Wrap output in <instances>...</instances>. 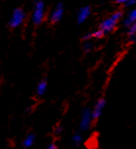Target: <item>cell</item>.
I'll return each instance as SVG.
<instances>
[{
  "instance_id": "6da1fadb",
  "label": "cell",
  "mask_w": 136,
  "mask_h": 149,
  "mask_svg": "<svg viewBox=\"0 0 136 149\" xmlns=\"http://www.w3.org/2000/svg\"><path fill=\"white\" fill-rule=\"evenodd\" d=\"M121 18H122V13L121 11H116L112 15L109 16V17H107L100 24L99 29L104 33H111V31H113L117 28V26H118L119 21L121 20Z\"/></svg>"
},
{
  "instance_id": "7a4b0ae2",
  "label": "cell",
  "mask_w": 136,
  "mask_h": 149,
  "mask_svg": "<svg viewBox=\"0 0 136 149\" xmlns=\"http://www.w3.org/2000/svg\"><path fill=\"white\" fill-rule=\"evenodd\" d=\"M45 16V5L43 1H35L34 2V7L33 15H31V21L33 25L38 26L44 21Z\"/></svg>"
},
{
  "instance_id": "3957f363",
  "label": "cell",
  "mask_w": 136,
  "mask_h": 149,
  "mask_svg": "<svg viewBox=\"0 0 136 149\" xmlns=\"http://www.w3.org/2000/svg\"><path fill=\"white\" fill-rule=\"evenodd\" d=\"M124 25L128 28V36L129 39L133 41L135 39L136 36V9L131 10L127 17L124 19Z\"/></svg>"
},
{
  "instance_id": "277c9868",
  "label": "cell",
  "mask_w": 136,
  "mask_h": 149,
  "mask_svg": "<svg viewBox=\"0 0 136 149\" xmlns=\"http://www.w3.org/2000/svg\"><path fill=\"white\" fill-rule=\"evenodd\" d=\"M26 18V12L24 11V9H22V8H16V9H14V11H13L11 17H10L9 26L13 29L19 28L20 26L23 25Z\"/></svg>"
},
{
  "instance_id": "5b68a950",
  "label": "cell",
  "mask_w": 136,
  "mask_h": 149,
  "mask_svg": "<svg viewBox=\"0 0 136 149\" xmlns=\"http://www.w3.org/2000/svg\"><path fill=\"white\" fill-rule=\"evenodd\" d=\"M92 112L90 109L85 108L81 112L80 121H79V129L81 130H87L92 123Z\"/></svg>"
},
{
  "instance_id": "8992f818",
  "label": "cell",
  "mask_w": 136,
  "mask_h": 149,
  "mask_svg": "<svg viewBox=\"0 0 136 149\" xmlns=\"http://www.w3.org/2000/svg\"><path fill=\"white\" fill-rule=\"evenodd\" d=\"M63 15H64V5L63 3H58L54 7V9L52 10L51 14L49 16V21L52 24H57L63 18Z\"/></svg>"
},
{
  "instance_id": "52a82bcc",
  "label": "cell",
  "mask_w": 136,
  "mask_h": 149,
  "mask_svg": "<svg viewBox=\"0 0 136 149\" xmlns=\"http://www.w3.org/2000/svg\"><path fill=\"white\" fill-rule=\"evenodd\" d=\"M105 105H106V100L104 99V98H100V99L96 102V104L94 105V107H93V110L91 111L93 119H98L102 115V112L104 110V108H105Z\"/></svg>"
},
{
  "instance_id": "ba28073f",
  "label": "cell",
  "mask_w": 136,
  "mask_h": 149,
  "mask_svg": "<svg viewBox=\"0 0 136 149\" xmlns=\"http://www.w3.org/2000/svg\"><path fill=\"white\" fill-rule=\"evenodd\" d=\"M91 14V8L89 6H84L81 7L77 12V23L82 24L87 20V18L89 17Z\"/></svg>"
},
{
  "instance_id": "9c48e42d",
  "label": "cell",
  "mask_w": 136,
  "mask_h": 149,
  "mask_svg": "<svg viewBox=\"0 0 136 149\" xmlns=\"http://www.w3.org/2000/svg\"><path fill=\"white\" fill-rule=\"evenodd\" d=\"M47 86L48 84H47L46 79H42V81H39L38 84H37V86H36V94L38 95V96H42V95L46 92Z\"/></svg>"
},
{
  "instance_id": "30bf717a",
  "label": "cell",
  "mask_w": 136,
  "mask_h": 149,
  "mask_svg": "<svg viewBox=\"0 0 136 149\" xmlns=\"http://www.w3.org/2000/svg\"><path fill=\"white\" fill-rule=\"evenodd\" d=\"M34 141H35V136H34V134H30L26 135L25 137V139H24L23 146L25 148H30L34 144Z\"/></svg>"
},
{
  "instance_id": "8fae6325",
  "label": "cell",
  "mask_w": 136,
  "mask_h": 149,
  "mask_svg": "<svg viewBox=\"0 0 136 149\" xmlns=\"http://www.w3.org/2000/svg\"><path fill=\"white\" fill-rule=\"evenodd\" d=\"M71 141H73L74 144H76V145L80 144L81 141H82V137H81V135L79 134H74V135H73V137H71Z\"/></svg>"
},
{
  "instance_id": "7c38bea8",
  "label": "cell",
  "mask_w": 136,
  "mask_h": 149,
  "mask_svg": "<svg viewBox=\"0 0 136 149\" xmlns=\"http://www.w3.org/2000/svg\"><path fill=\"white\" fill-rule=\"evenodd\" d=\"M104 33L102 31L100 30V29H98V30H96L94 31H92V37H94V38H97V39H99V38H102V37L104 36Z\"/></svg>"
},
{
  "instance_id": "4fadbf2b",
  "label": "cell",
  "mask_w": 136,
  "mask_h": 149,
  "mask_svg": "<svg viewBox=\"0 0 136 149\" xmlns=\"http://www.w3.org/2000/svg\"><path fill=\"white\" fill-rule=\"evenodd\" d=\"M92 49H93V44L91 42H89V41L84 42V44H83V51L84 52L88 53L90 51H92Z\"/></svg>"
},
{
  "instance_id": "5bb4252c",
  "label": "cell",
  "mask_w": 136,
  "mask_h": 149,
  "mask_svg": "<svg viewBox=\"0 0 136 149\" xmlns=\"http://www.w3.org/2000/svg\"><path fill=\"white\" fill-rule=\"evenodd\" d=\"M90 38H92V33H86V34H84L83 37H82V39L86 42V41H89L90 40Z\"/></svg>"
},
{
  "instance_id": "9a60e30c",
  "label": "cell",
  "mask_w": 136,
  "mask_h": 149,
  "mask_svg": "<svg viewBox=\"0 0 136 149\" xmlns=\"http://www.w3.org/2000/svg\"><path fill=\"white\" fill-rule=\"evenodd\" d=\"M135 4V1H130V0H125V2L124 3V5L125 7H129V6H132V5H134Z\"/></svg>"
},
{
  "instance_id": "2e32d148",
  "label": "cell",
  "mask_w": 136,
  "mask_h": 149,
  "mask_svg": "<svg viewBox=\"0 0 136 149\" xmlns=\"http://www.w3.org/2000/svg\"><path fill=\"white\" fill-rule=\"evenodd\" d=\"M46 149H58V148H57V146H56L55 143H51V144H49L47 146Z\"/></svg>"
},
{
  "instance_id": "e0dca14e",
  "label": "cell",
  "mask_w": 136,
  "mask_h": 149,
  "mask_svg": "<svg viewBox=\"0 0 136 149\" xmlns=\"http://www.w3.org/2000/svg\"><path fill=\"white\" fill-rule=\"evenodd\" d=\"M62 127H56V129H55V132H56V134H60V132H62Z\"/></svg>"
}]
</instances>
